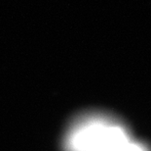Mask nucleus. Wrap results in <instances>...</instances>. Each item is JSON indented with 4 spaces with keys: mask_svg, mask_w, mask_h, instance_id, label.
<instances>
[{
    "mask_svg": "<svg viewBox=\"0 0 151 151\" xmlns=\"http://www.w3.org/2000/svg\"><path fill=\"white\" fill-rule=\"evenodd\" d=\"M109 123L101 117H90L80 122L68 139L71 151H92Z\"/></svg>",
    "mask_w": 151,
    "mask_h": 151,
    "instance_id": "1",
    "label": "nucleus"
}]
</instances>
